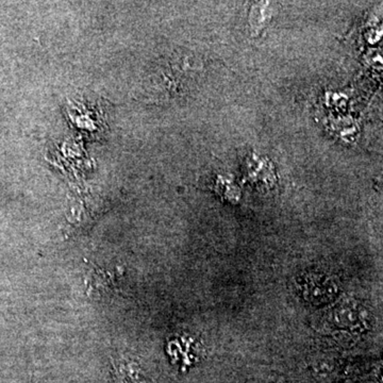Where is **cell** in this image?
<instances>
[{
	"label": "cell",
	"mask_w": 383,
	"mask_h": 383,
	"mask_svg": "<svg viewBox=\"0 0 383 383\" xmlns=\"http://www.w3.org/2000/svg\"><path fill=\"white\" fill-rule=\"evenodd\" d=\"M301 292L305 299L314 305L332 301L338 292V286L334 280L324 275L309 274L303 278Z\"/></svg>",
	"instance_id": "1"
},
{
	"label": "cell",
	"mask_w": 383,
	"mask_h": 383,
	"mask_svg": "<svg viewBox=\"0 0 383 383\" xmlns=\"http://www.w3.org/2000/svg\"><path fill=\"white\" fill-rule=\"evenodd\" d=\"M332 312V322L340 328H351L359 322V311L353 305H338Z\"/></svg>",
	"instance_id": "2"
}]
</instances>
